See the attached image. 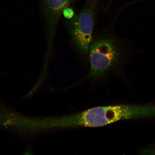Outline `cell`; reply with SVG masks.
Here are the masks:
<instances>
[{
  "instance_id": "cell-3",
  "label": "cell",
  "mask_w": 155,
  "mask_h": 155,
  "mask_svg": "<svg viewBox=\"0 0 155 155\" xmlns=\"http://www.w3.org/2000/svg\"><path fill=\"white\" fill-rule=\"evenodd\" d=\"M98 0H87L80 13L68 22L74 43L80 53L88 54L92 40L94 22Z\"/></svg>"
},
{
  "instance_id": "cell-1",
  "label": "cell",
  "mask_w": 155,
  "mask_h": 155,
  "mask_svg": "<svg viewBox=\"0 0 155 155\" xmlns=\"http://www.w3.org/2000/svg\"><path fill=\"white\" fill-rule=\"evenodd\" d=\"M112 123L109 106L93 108L75 115L44 119L39 122L38 127L43 129L98 127Z\"/></svg>"
},
{
  "instance_id": "cell-4",
  "label": "cell",
  "mask_w": 155,
  "mask_h": 155,
  "mask_svg": "<svg viewBox=\"0 0 155 155\" xmlns=\"http://www.w3.org/2000/svg\"><path fill=\"white\" fill-rule=\"evenodd\" d=\"M74 0H42V9L46 31V56L50 57L58 24L64 9Z\"/></svg>"
},
{
  "instance_id": "cell-6",
  "label": "cell",
  "mask_w": 155,
  "mask_h": 155,
  "mask_svg": "<svg viewBox=\"0 0 155 155\" xmlns=\"http://www.w3.org/2000/svg\"><path fill=\"white\" fill-rule=\"evenodd\" d=\"M140 153L144 154L155 155V147L152 149H147L140 150Z\"/></svg>"
},
{
  "instance_id": "cell-5",
  "label": "cell",
  "mask_w": 155,
  "mask_h": 155,
  "mask_svg": "<svg viewBox=\"0 0 155 155\" xmlns=\"http://www.w3.org/2000/svg\"><path fill=\"white\" fill-rule=\"evenodd\" d=\"M63 14L64 17L68 19H72L74 16V12L71 7H67L64 9Z\"/></svg>"
},
{
  "instance_id": "cell-2",
  "label": "cell",
  "mask_w": 155,
  "mask_h": 155,
  "mask_svg": "<svg viewBox=\"0 0 155 155\" xmlns=\"http://www.w3.org/2000/svg\"><path fill=\"white\" fill-rule=\"evenodd\" d=\"M88 54L90 69L87 77L94 79L101 77L115 67L121 58L117 42L110 37L102 38L93 42Z\"/></svg>"
}]
</instances>
